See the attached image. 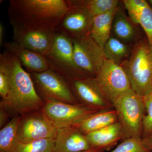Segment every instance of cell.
<instances>
[{
	"instance_id": "obj_26",
	"label": "cell",
	"mask_w": 152,
	"mask_h": 152,
	"mask_svg": "<svg viewBox=\"0 0 152 152\" xmlns=\"http://www.w3.org/2000/svg\"><path fill=\"white\" fill-rule=\"evenodd\" d=\"M123 3L127 11L129 19L135 24H138V20L143 9L148 4L145 0H124Z\"/></svg>"
},
{
	"instance_id": "obj_21",
	"label": "cell",
	"mask_w": 152,
	"mask_h": 152,
	"mask_svg": "<svg viewBox=\"0 0 152 152\" xmlns=\"http://www.w3.org/2000/svg\"><path fill=\"white\" fill-rule=\"evenodd\" d=\"M103 50L105 58L120 65L126 61L130 53L129 48L126 43L113 36L110 37Z\"/></svg>"
},
{
	"instance_id": "obj_1",
	"label": "cell",
	"mask_w": 152,
	"mask_h": 152,
	"mask_svg": "<svg viewBox=\"0 0 152 152\" xmlns=\"http://www.w3.org/2000/svg\"><path fill=\"white\" fill-rule=\"evenodd\" d=\"M69 9L67 0H10V23L29 29L55 31Z\"/></svg>"
},
{
	"instance_id": "obj_31",
	"label": "cell",
	"mask_w": 152,
	"mask_h": 152,
	"mask_svg": "<svg viewBox=\"0 0 152 152\" xmlns=\"http://www.w3.org/2000/svg\"><path fill=\"white\" fill-rule=\"evenodd\" d=\"M4 28L1 23L0 24V45H2L4 40Z\"/></svg>"
},
{
	"instance_id": "obj_16",
	"label": "cell",
	"mask_w": 152,
	"mask_h": 152,
	"mask_svg": "<svg viewBox=\"0 0 152 152\" xmlns=\"http://www.w3.org/2000/svg\"><path fill=\"white\" fill-rule=\"evenodd\" d=\"M91 148L107 150L123 139L121 126L118 121L86 135Z\"/></svg>"
},
{
	"instance_id": "obj_34",
	"label": "cell",
	"mask_w": 152,
	"mask_h": 152,
	"mask_svg": "<svg viewBox=\"0 0 152 152\" xmlns=\"http://www.w3.org/2000/svg\"></svg>"
},
{
	"instance_id": "obj_28",
	"label": "cell",
	"mask_w": 152,
	"mask_h": 152,
	"mask_svg": "<svg viewBox=\"0 0 152 152\" xmlns=\"http://www.w3.org/2000/svg\"><path fill=\"white\" fill-rule=\"evenodd\" d=\"M138 24L143 29L148 42L152 47V8L149 3L142 10L139 18Z\"/></svg>"
},
{
	"instance_id": "obj_10",
	"label": "cell",
	"mask_w": 152,
	"mask_h": 152,
	"mask_svg": "<svg viewBox=\"0 0 152 152\" xmlns=\"http://www.w3.org/2000/svg\"><path fill=\"white\" fill-rule=\"evenodd\" d=\"M42 111L57 129L75 126L97 112L81 104L55 101L44 102Z\"/></svg>"
},
{
	"instance_id": "obj_15",
	"label": "cell",
	"mask_w": 152,
	"mask_h": 152,
	"mask_svg": "<svg viewBox=\"0 0 152 152\" xmlns=\"http://www.w3.org/2000/svg\"><path fill=\"white\" fill-rule=\"evenodd\" d=\"M4 46L6 50L16 57L28 72H42L49 69L46 60L43 55L20 46L13 41L6 42Z\"/></svg>"
},
{
	"instance_id": "obj_18",
	"label": "cell",
	"mask_w": 152,
	"mask_h": 152,
	"mask_svg": "<svg viewBox=\"0 0 152 152\" xmlns=\"http://www.w3.org/2000/svg\"><path fill=\"white\" fill-rule=\"evenodd\" d=\"M119 7L94 17L89 35L102 48L111 36L113 20Z\"/></svg>"
},
{
	"instance_id": "obj_7",
	"label": "cell",
	"mask_w": 152,
	"mask_h": 152,
	"mask_svg": "<svg viewBox=\"0 0 152 152\" xmlns=\"http://www.w3.org/2000/svg\"><path fill=\"white\" fill-rule=\"evenodd\" d=\"M94 78L101 92L112 106L117 98L132 88L122 67L106 59Z\"/></svg>"
},
{
	"instance_id": "obj_25",
	"label": "cell",
	"mask_w": 152,
	"mask_h": 152,
	"mask_svg": "<svg viewBox=\"0 0 152 152\" xmlns=\"http://www.w3.org/2000/svg\"><path fill=\"white\" fill-rule=\"evenodd\" d=\"M110 152H152L143 144L142 139H124L115 149Z\"/></svg>"
},
{
	"instance_id": "obj_19",
	"label": "cell",
	"mask_w": 152,
	"mask_h": 152,
	"mask_svg": "<svg viewBox=\"0 0 152 152\" xmlns=\"http://www.w3.org/2000/svg\"><path fill=\"white\" fill-rule=\"evenodd\" d=\"M131 21L120 6L112 24V31L114 37L126 43L133 41L135 37L136 32Z\"/></svg>"
},
{
	"instance_id": "obj_13",
	"label": "cell",
	"mask_w": 152,
	"mask_h": 152,
	"mask_svg": "<svg viewBox=\"0 0 152 152\" xmlns=\"http://www.w3.org/2000/svg\"><path fill=\"white\" fill-rule=\"evenodd\" d=\"M13 27V39L25 49L45 56L51 48L55 31L29 29L10 23Z\"/></svg>"
},
{
	"instance_id": "obj_8",
	"label": "cell",
	"mask_w": 152,
	"mask_h": 152,
	"mask_svg": "<svg viewBox=\"0 0 152 152\" xmlns=\"http://www.w3.org/2000/svg\"><path fill=\"white\" fill-rule=\"evenodd\" d=\"M72 41L76 65L87 77L95 78L105 59L103 50L89 35Z\"/></svg>"
},
{
	"instance_id": "obj_17",
	"label": "cell",
	"mask_w": 152,
	"mask_h": 152,
	"mask_svg": "<svg viewBox=\"0 0 152 152\" xmlns=\"http://www.w3.org/2000/svg\"><path fill=\"white\" fill-rule=\"evenodd\" d=\"M118 121L116 111L114 109H108L91 114L75 126L86 135Z\"/></svg>"
},
{
	"instance_id": "obj_2",
	"label": "cell",
	"mask_w": 152,
	"mask_h": 152,
	"mask_svg": "<svg viewBox=\"0 0 152 152\" xmlns=\"http://www.w3.org/2000/svg\"><path fill=\"white\" fill-rule=\"evenodd\" d=\"M44 103L36 92L29 74L13 55L10 90L7 98L1 99L0 107L7 112L12 118L41 110Z\"/></svg>"
},
{
	"instance_id": "obj_9",
	"label": "cell",
	"mask_w": 152,
	"mask_h": 152,
	"mask_svg": "<svg viewBox=\"0 0 152 152\" xmlns=\"http://www.w3.org/2000/svg\"><path fill=\"white\" fill-rule=\"evenodd\" d=\"M57 129L42 110L20 116L18 128L20 144L42 139L56 138Z\"/></svg>"
},
{
	"instance_id": "obj_6",
	"label": "cell",
	"mask_w": 152,
	"mask_h": 152,
	"mask_svg": "<svg viewBox=\"0 0 152 152\" xmlns=\"http://www.w3.org/2000/svg\"><path fill=\"white\" fill-rule=\"evenodd\" d=\"M28 73L37 94L44 102L55 101L80 104L64 77L50 69L42 72Z\"/></svg>"
},
{
	"instance_id": "obj_22",
	"label": "cell",
	"mask_w": 152,
	"mask_h": 152,
	"mask_svg": "<svg viewBox=\"0 0 152 152\" xmlns=\"http://www.w3.org/2000/svg\"><path fill=\"white\" fill-rule=\"evenodd\" d=\"M13 55L5 50L0 54V96L7 98L10 90Z\"/></svg>"
},
{
	"instance_id": "obj_24",
	"label": "cell",
	"mask_w": 152,
	"mask_h": 152,
	"mask_svg": "<svg viewBox=\"0 0 152 152\" xmlns=\"http://www.w3.org/2000/svg\"><path fill=\"white\" fill-rule=\"evenodd\" d=\"M55 138L42 139L19 144L17 152H54Z\"/></svg>"
},
{
	"instance_id": "obj_33",
	"label": "cell",
	"mask_w": 152,
	"mask_h": 152,
	"mask_svg": "<svg viewBox=\"0 0 152 152\" xmlns=\"http://www.w3.org/2000/svg\"><path fill=\"white\" fill-rule=\"evenodd\" d=\"M148 2L149 3V4L151 5L152 7V0H149Z\"/></svg>"
},
{
	"instance_id": "obj_27",
	"label": "cell",
	"mask_w": 152,
	"mask_h": 152,
	"mask_svg": "<svg viewBox=\"0 0 152 152\" xmlns=\"http://www.w3.org/2000/svg\"><path fill=\"white\" fill-rule=\"evenodd\" d=\"M146 113L143 121L142 139L152 134V92L143 97Z\"/></svg>"
},
{
	"instance_id": "obj_3",
	"label": "cell",
	"mask_w": 152,
	"mask_h": 152,
	"mask_svg": "<svg viewBox=\"0 0 152 152\" xmlns=\"http://www.w3.org/2000/svg\"><path fill=\"white\" fill-rule=\"evenodd\" d=\"M121 66L137 94L143 97L152 92V47L148 42L137 43L130 57Z\"/></svg>"
},
{
	"instance_id": "obj_12",
	"label": "cell",
	"mask_w": 152,
	"mask_h": 152,
	"mask_svg": "<svg viewBox=\"0 0 152 152\" xmlns=\"http://www.w3.org/2000/svg\"><path fill=\"white\" fill-rule=\"evenodd\" d=\"M65 79L75 97L82 105L97 112L113 108L111 104L101 92L94 78Z\"/></svg>"
},
{
	"instance_id": "obj_4",
	"label": "cell",
	"mask_w": 152,
	"mask_h": 152,
	"mask_svg": "<svg viewBox=\"0 0 152 152\" xmlns=\"http://www.w3.org/2000/svg\"><path fill=\"white\" fill-rule=\"evenodd\" d=\"M122 130L123 139H142L143 121L146 113L142 97L131 88L113 104Z\"/></svg>"
},
{
	"instance_id": "obj_20",
	"label": "cell",
	"mask_w": 152,
	"mask_h": 152,
	"mask_svg": "<svg viewBox=\"0 0 152 152\" xmlns=\"http://www.w3.org/2000/svg\"><path fill=\"white\" fill-rule=\"evenodd\" d=\"M20 116L16 115L0 130V152H17L20 144L18 128Z\"/></svg>"
},
{
	"instance_id": "obj_32",
	"label": "cell",
	"mask_w": 152,
	"mask_h": 152,
	"mask_svg": "<svg viewBox=\"0 0 152 152\" xmlns=\"http://www.w3.org/2000/svg\"><path fill=\"white\" fill-rule=\"evenodd\" d=\"M104 151L102 149L99 148H91L89 149L80 152H104Z\"/></svg>"
},
{
	"instance_id": "obj_11",
	"label": "cell",
	"mask_w": 152,
	"mask_h": 152,
	"mask_svg": "<svg viewBox=\"0 0 152 152\" xmlns=\"http://www.w3.org/2000/svg\"><path fill=\"white\" fill-rule=\"evenodd\" d=\"M69 9L56 31L72 39L88 35L94 17L79 1L67 0Z\"/></svg>"
},
{
	"instance_id": "obj_23",
	"label": "cell",
	"mask_w": 152,
	"mask_h": 152,
	"mask_svg": "<svg viewBox=\"0 0 152 152\" xmlns=\"http://www.w3.org/2000/svg\"><path fill=\"white\" fill-rule=\"evenodd\" d=\"M79 1L94 17L108 12L120 6L118 0H80Z\"/></svg>"
},
{
	"instance_id": "obj_29",
	"label": "cell",
	"mask_w": 152,
	"mask_h": 152,
	"mask_svg": "<svg viewBox=\"0 0 152 152\" xmlns=\"http://www.w3.org/2000/svg\"><path fill=\"white\" fill-rule=\"evenodd\" d=\"M12 119L10 114L4 109L0 107V128L2 129L10 122Z\"/></svg>"
},
{
	"instance_id": "obj_30",
	"label": "cell",
	"mask_w": 152,
	"mask_h": 152,
	"mask_svg": "<svg viewBox=\"0 0 152 152\" xmlns=\"http://www.w3.org/2000/svg\"><path fill=\"white\" fill-rule=\"evenodd\" d=\"M142 142L147 148L152 151V134L145 138L142 139Z\"/></svg>"
},
{
	"instance_id": "obj_14",
	"label": "cell",
	"mask_w": 152,
	"mask_h": 152,
	"mask_svg": "<svg viewBox=\"0 0 152 152\" xmlns=\"http://www.w3.org/2000/svg\"><path fill=\"white\" fill-rule=\"evenodd\" d=\"M91 148L86 136L75 126L57 129L54 152H80Z\"/></svg>"
},
{
	"instance_id": "obj_5",
	"label": "cell",
	"mask_w": 152,
	"mask_h": 152,
	"mask_svg": "<svg viewBox=\"0 0 152 152\" xmlns=\"http://www.w3.org/2000/svg\"><path fill=\"white\" fill-rule=\"evenodd\" d=\"M44 56L49 69L65 78L88 77L75 63L72 39L63 33L55 31L51 48Z\"/></svg>"
}]
</instances>
